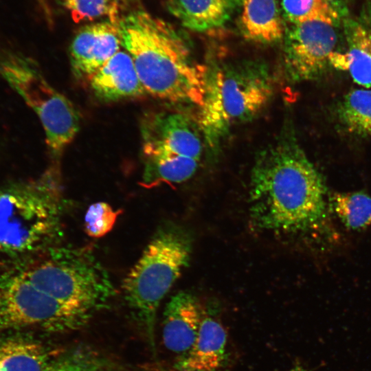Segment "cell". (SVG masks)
<instances>
[{
    "label": "cell",
    "mask_w": 371,
    "mask_h": 371,
    "mask_svg": "<svg viewBox=\"0 0 371 371\" xmlns=\"http://www.w3.org/2000/svg\"><path fill=\"white\" fill-rule=\"evenodd\" d=\"M249 190L250 216L260 229L304 234L327 217L324 179L290 128L256 157Z\"/></svg>",
    "instance_id": "1"
},
{
    "label": "cell",
    "mask_w": 371,
    "mask_h": 371,
    "mask_svg": "<svg viewBox=\"0 0 371 371\" xmlns=\"http://www.w3.org/2000/svg\"><path fill=\"white\" fill-rule=\"evenodd\" d=\"M122 47L131 56L147 95L173 104L200 106L207 67L196 63L180 33L145 11L117 23Z\"/></svg>",
    "instance_id": "2"
},
{
    "label": "cell",
    "mask_w": 371,
    "mask_h": 371,
    "mask_svg": "<svg viewBox=\"0 0 371 371\" xmlns=\"http://www.w3.org/2000/svg\"><path fill=\"white\" fill-rule=\"evenodd\" d=\"M273 91L271 71L257 60L213 63L207 67L197 124L204 143L216 150L232 128L256 117Z\"/></svg>",
    "instance_id": "3"
},
{
    "label": "cell",
    "mask_w": 371,
    "mask_h": 371,
    "mask_svg": "<svg viewBox=\"0 0 371 371\" xmlns=\"http://www.w3.org/2000/svg\"><path fill=\"white\" fill-rule=\"evenodd\" d=\"M192 244L181 229L166 226L153 236L123 282L125 301L144 327L155 350V324L158 308L188 265Z\"/></svg>",
    "instance_id": "4"
},
{
    "label": "cell",
    "mask_w": 371,
    "mask_h": 371,
    "mask_svg": "<svg viewBox=\"0 0 371 371\" xmlns=\"http://www.w3.org/2000/svg\"><path fill=\"white\" fill-rule=\"evenodd\" d=\"M20 273L62 304L89 314L106 305L113 294L107 272L84 249H52Z\"/></svg>",
    "instance_id": "5"
},
{
    "label": "cell",
    "mask_w": 371,
    "mask_h": 371,
    "mask_svg": "<svg viewBox=\"0 0 371 371\" xmlns=\"http://www.w3.org/2000/svg\"><path fill=\"white\" fill-rule=\"evenodd\" d=\"M0 74L36 114L48 152L58 159L80 128V114L74 104L52 86L30 58L14 53L3 55Z\"/></svg>",
    "instance_id": "6"
},
{
    "label": "cell",
    "mask_w": 371,
    "mask_h": 371,
    "mask_svg": "<svg viewBox=\"0 0 371 371\" xmlns=\"http://www.w3.org/2000/svg\"><path fill=\"white\" fill-rule=\"evenodd\" d=\"M56 179V169L51 168L34 181L0 192V247L30 249L52 236L58 223Z\"/></svg>",
    "instance_id": "7"
},
{
    "label": "cell",
    "mask_w": 371,
    "mask_h": 371,
    "mask_svg": "<svg viewBox=\"0 0 371 371\" xmlns=\"http://www.w3.org/2000/svg\"><path fill=\"white\" fill-rule=\"evenodd\" d=\"M89 316L41 291L20 272L0 280V333L30 326L68 332L83 326Z\"/></svg>",
    "instance_id": "8"
},
{
    "label": "cell",
    "mask_w": 371,
    "mask_h": 371,
    "mask_svg": "<svg viewBox=\"0 0 371 371\" xmlns=\"http://www.w3.org/2000/svg\"><path fill=\"white\" fill-rule=\"evenodd\" d=\"M144 156L153 157L188 180L199 165L203 137L198 124L184 113L153 112L141 124Z\"/></svg>",
    "instance_id": "9"
},
{
    "label": "cell",
    "mask_w": 371,
    "mask_h": 371,
    "mask_svg": "<svg viewBox=\"0 0 371 371\" xmlns=\"http://www.w3.org/2000/svg\"><path fill=\"white\" fill-rule=\"evenodd\" d=\"M337 23L313 19L285 24L284 67L290 81L316 80L331 67L330 59L338 41Z\"/></svg>",
    "instance_id": "10"
},
{
    "label": "cell",
    "mask_w": 371,
    "mask_h": 371,
    "mask_svg": "<svg viewBox=\"0 0 371 371\" xmlns=\"http://www.w3.org/2000/svg\"><path fill=\"white\" fill-rule=\"evenodd\" d=\"M120 47L117 24L104 21L83 26L76 33L69 49L74 75L87 80L120 50Z\"/></svg>",
    "instance_id": "11"
},
{
    "label": "cell",
    "mask_w": 371,
    "mask_h": 371,
    "mask_svg": "<svg viewBox=\"0 0 371 371\" xmlns=\"http://www.w3.org/2000/svg\"><path fill=\"white\" fill-rule=\"evenodd\" d=\"M205 312L190 293L179 292L168 302L164 313L163 341L177 355L184 356L196 339Z\"/></svg>",
    "instance_id": "12"
},
{
    "label": "cell",
    "mask_w": 371,
    "mask_h": 371,
    "mask_svg": "<svg viewBox=\"0 0 371 371\" xmlns=\"http://www.w3.org/2000/svg\"><path fill=\"white\" fill-rule=\"evenodd\" d=\"M87 81L95 96L104 102L147 95L126 50L118 51Z\"/></svg>",
    "instance_id": "13"
},
{
    "label": "cell",
    "mask_w": 371,
    "mask_h": 371,
    "mask_svg": "<svg viewBox=\"0 0 371 371\" xmlns=\"http://www.w3.org/2000/svg\"><path fill=\"white\" fill-rule=\"evenodd\" d=\"M227 335L219 320L204 313L191 349L174 363L175 371H221L227 361Z\"/></svg>",
    "instance_id": "14"
},
{
    "label": "cell",
    "mask_w": 371,
    "mask_h": 371,
    "mask_svg": "<svg viewBox=\"0 0 371 371\" xmlns=\"http://www.w3.org/2000/svg\"><path fill=\"white\" fill-rule=\"evenodd\" d=\"M239 28L248 41L271 44L283 38L285 31L280 0H242Z\"/></svg>",
    "instance_id": "15"
},
{
    "label": "cell",
    "mask_w": 371,
    "mask_h": 371,
    "mask_svg": "<svg viewBox=\"0 0 371 371\" xmlns=\"http://www.w3.org/2000/svg\"><path fill=\"white\" fill-rule=\"evenodd\" d=\"M242 0H168V11L183 26L204 32L224 25Z\"/></svg>",
    "instance_id": "16"
},
{
    "label": "cell",
    "mask_w": 371,
    "mask_h": 371,
    "mask_svg": "<svg viewBox=\"0 0 371 371\" xmlns=\"http://www.w3.org/2000/svg\"><path fill=\"white\" fill-rule=\"evenodd\" d=\"M345 30L346 70L355 83L371 88V19L363 16L352 21Z\"/></svg>",
    "instance_id": "17"
},
{
    "label": "cell",
    "mask_w": 371,
    "mask_h": 371,
    "mask_svg": "<svg viewBox=\"0 0 371 371\" xmlns=\"http://www.w3.org/2000/svg\"><path fill=\"white\" fill-rule=\"evenodd\" d=\"M336 115L347 133L371 137V89H354L348 92L338 102Z\"/></svg>",
    "instance_id": "18"
},
{
    "label": "cell",
    "mask_w": 371,
    "mask_h": 371,
    "mask_svg": "<svg viewBox=\"0 0 371 371\" xmlns=\"http://www.w3.org/2000/svg\"><path fill=\"white\" fill-rule=\"evenodd\" d=\"M47 352L35 341L12 339L0 344V371H47Z\"/></svg>",
    "instance_id": "19"
},
{
    "label": "cell",
    "mask_w": 371,
    "mask_h": 371,
    "mask_svg": "<svg viewBox=\"0 0 371 371\" xmlns=\"http://www.w3.org/2000/svg\"><path fill=\"white\" fill-rule=\"evenodd\" d=\"M328 200L329 209L346 228L361 230L371 224V196L368 194L335 192Z\"/></svg>",
    "instance_id": "20"
},
{
    "label": "cell",
    "mask_w": 371,
    "mask_h": 371,
    "mask_svg": "<svg viewBox=\"0 0 371 371\" xmlns=\"http://www.w3.org/2000/svg\"><path fill=\"white\" fill-rule=\"evenodd\" d=\"M285 23L323 19L338 21L339 14L332 0H280Z\"/></svg>",
    "instance_id": "21"
},
{
    "label": "cell",
    "mask_w": 371,
    "mask_h": 371,
    "mask_svg": "<svg viewBox=\"0 0 371 371\" xmlns=\"http://www.w3.org/2000/svg\"><path fill=\"white\" fill-rule=\"evenodd\" d=\"M68 10L75 22L91 21L107 17L109 21L117 24L120 3L117 0H56Z\"/></svg>",
    "instance_id": "22"
},
{
    "label": "cell",
    "mask_w": 371,
    "mask_h": 371,
    "mask_svg": "<svg viewBox=\"0 0 371 371\" xmlns=\"http://www.w3.org/2000/svg\"><path fill=\"white\" fill-rule=\"evenodd\" d=\"M122 210H115L107 203L97 202L91 204L85 216V229L87 235L100 238L113 227Z\"/></svg>",
    "instance_id": "23"
},
{
    "label": "cell",
    "mask_w": 371,
    "mask_h": 371,
    "mask_svg": "<svg viewBox=\"0 0 371 371\" xmlns=\"http://www.w3.org/2000/svg\"><path fill=\"white\" fill-rule=\"evenodd\" d=\"M97 358L85 349H77L50 364L47 371H98Z\"/></svg>",
    "instance_id": "24"
},
{
    "label": "cell",
    "mask_w": 371,
    "mask_h": 371,
    "mask_svg": "<svg viewBox=\"0 0 371 371\" xmlns=\"http://www.w3.org/2000/svg\"><path fill=\"white\" fill-rule=\"evenodd\" d=\"M288 371H305V370L302 367L297 366L289 370Z\"/></svg>",
    "instance_id": "25"
},
{
    "label": "cell",
    "mask_w": 371,
    "mask_h": 371,
    "mask_svg": "<svg viewBox=\"0 0 371 371\" xmlns=\"http://www.w3.org/2000/svg\"><path fill=\"white\" fill-rule=\"evenodd\" d=\"M117 1L120 3V5H122V4H124V3H128L130 1H131L132 0H117Z\"/></svg>",
    "instance_id": "26"
}]
</instances>
